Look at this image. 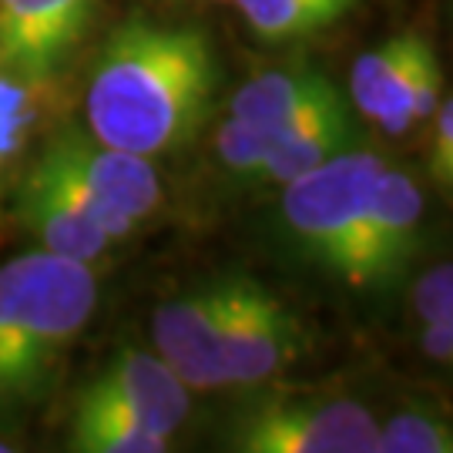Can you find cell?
Returning <instances> with one entry per match:
<instances>
[{"label":"cell","mask_w":453,"mask_h":453,"mask_svg":"<svg viewBox=\"0 0 453 453\" xmlns=\"http://www.w3.org/2000/svg\"><path fill=\"white\" fill-rule=\"evenodd\" d=\"M215 54L198 27L128 20L97 54L84 111L101 145L162 155L202 128L215 97Z\"/></svg>","instance_id":"1"},{"label":"cell","mask_w":453,"mask_h":453,"mask_svg":"<svg viewBox=\"0 0 453 453\" xmlns=\"http://www.w3.org/2000/svg\"><path fill=\"white\" fill-rule=\"evenodd\" d=\"M97 306L88 262L34 249L0 265V396H31Z\"/></svg>","instance_id":"2"},{"label":"cell","mask_w":453,"mask_h":453,"mask_svg":"<svg viewBox=\"0 0 453 453\" xmlns=\"http://www.w3.org/2000/svg\"><path fill=\"white\" fill-rule=\"evenodd\" d=\"M84 219L108 239H125L134 222L148 219L162 202L158 175L145 155L91 145L78 128L58 134L34 165Z\"/></svg>","instance_id":"3"},{"label":"cell","mask_w":453,"mask_h":453,"mask_svg":"<svg viewBox=\"0 0 453 453\" xmlns=\"http://www.w3.org/2000/svg\"><path fill=\"white\" fill-rule=\"evenodd\" d=\"M296 353V323L282 299L256 279H239L226 312L179 372L188 389L252 387L279 372Z\"/></svg>","instance_id":"4"},{"label":"cell","mask_w":453,"mask_h":453,"mask_svg":"<svg viewBox=\"0 0 453 453\" xmlns=\"http://www.w3.org/2000/svg\"><path fill=\"white\" fill-rule=\"evenodd\" d=\"M383 168L370 151H340L286 181L282 211L292 235L329 273H346Z\"/></svg>","instance_id":"5"},{"label":"cell","mask_w":453,"mask_h":453,"mask_svg":"<svg viewBox=\"0 0 453 453\" xmlns=\"http://www.w3.org/2000/svg\"><path fill=\"white\" fill-rule=\"evenodd\" d=\"M380 426L366 406L333 396H269L245 406L228 447L245 453H376Z\"/></svg>","instance_id":"6"},{"label":"cell","mask_w":453,"mask_h":453,"mask_svg":"<svg viewBox=\"0 0 453 453\" xmlns=\"http://www.w3.org/2000/svg\"><path fill=\"white\" fill-rule=\"evenodd\" d=\"M440 91L443 74L437 54L417 31L396 34L366 50L349 74V95L359 114L389 134H403L426 121L437 111Z\"/></svg>","instance_id":"7"},{"label":"cell","mask_w":453,"mask_h":453,"mask_svg":"<svg viewBox=\"0 0 453 453\" xmlns=\"http://www.w3.org/2000/svg\"><path fill=\"white\" fill-rule=\"evenodd\" d=\"M423 215V195L406 172L383 168L363 215L357 245L342 279L349 286H383L393 282L413 252Z\"/></svg>","instance_id":"8"},{"label":"cell","mask_w":453,"mask_h":453,"mask_svg":"<svg viewBox=\"0 0 453 453\" xmlns=\"http://www.w3.org/2000/svg\"><path fill=\"white\" fill-rule=\"evenodd\" d=\"M95 0H0V58L54 81L81 44Z\"/></svg>","instance_id":"9"},{"label":"cell","mask_w":453,"mask_h":453,"mask_svg":"<svg viewBox=\"0 0 453 453\" xmlns=\"http://www.w3.org/2000/svg\"><path fill=\"white\" fill-rule=\"evenodd\" d=\"M81 403L114 410L168 440L188 417V387L165 366L162 357L128 349L84 389Z\"/></svg>","instance_id":"10"},{"label":"cell","mask_w":453,"mask_h":453,"mask_svg":"<svg viewBox=\"0 0 453 453\" xmlns=\"http://www.w3.org/2000/svg\"><path fill=\"white\" fill-rule=\"evenodd\" d=\"M349 138H353L349 111H346L340 88L333 84L316 101H309L306 108L286 118L279 128L269 131V148L262 158L259 179L286 185L296 175L346 151Z\"/></svg>","instance_id":"11"},{"label":"cell","mask_w":453,"mask_h":453,"mask_svg":"<svg viewBox=\"0 0 453 453\" xmlns=\"http://www.w3.org/2000/svg\"><path fill=\"white\" fill-rule=\"evenodd\" d=\"M17 219L31 235L41 239L48 252L88 262V265L101 259L104 249L111 245V239L97 226H91L37 168H31L17 188Z\"/></svg>","instance_id":"12"},{"label":"cell","mask_w":453,"mask_h":453,"mask_svg":"<svg viewBox=\"0 0 453 453\" xmlns=\"http://www.w3.org/2000/svg\"><path fill=\"white\" fill-rule=\"evenodd\" d=\"M333 81L319 71H273L245 81L232 97V114L249 125L262 128L265 134L279 128L286 118L306 108L309 101L329 91Z\"/></svg>","instance_id":"13"},{"label":"cell","mask_w":453,"mask_h":453,"mask_svg":"<svg viewBox=\"0 0 453 453\" xmlns=\"http://www.w3.org/2000/svg\"><path fill=\"white\" fill-rule=\"evenodd\" d=\"M50 81H37L0 58V185L20 162L48 114Z\"/></svg>","instance_id":"14"},{"label":"cell","mask_w":453,"mask_h":453,"mask_svg":"<svg viewBox=\"0 0 453 453\" xmlns=\"http://www.w3.org/2000/svg\"><path fill=\"white\" fill-rule=\"evenodd\" d=\"M245 27L262 44H289L333 27L357 0H235Z\"/></svg>","instance_id":"15"},{"label":"cell","mask_w":453,"mask_h":453,"mask_svg":"<svg viewBox=\"0 0 453 453\" xmlns=\"http://www.w3.org/2000/svg\"><path fill=\"white\" fill-rule=\"evenodd\" d=\"M71 447L84 453H162L168 440L114 410L78 403L74 426H71Z\"/></svg>","instance_id":"16"},{"label":"cell","mask_w":453,"mask_h":453,"mask_svg":"<svg viewBox=\"0 0 453 453\" xmlns=\"http://www.w3.org/2000/svg\"><path fill=\"white\" fill-rule=\"evenodd\" d=\"M376 450L380 453H450L453 434L450 423L440 413L410 406L400 410L387 420V426L376 437Z\"/></svg>","instance_id":"17"},{"label":"cell","mask_w":453,"mask_h":453,"mask_svg":"<svg viewBox=\"0 0 453 453\" xmlns=\"http://www.w3.org/2000/svg\"><path fill=\"white\" fill-rule=\"evenodd\" d=\"M269 148V134L256 125H249L242 118L228 114L226 121L215 131V155L226 165L228 172L245 175V179H259L262 158Z\"/></svg>","instance_id":"18"},{"label":"cell","mask_w":453,"mask_h":453,"mask_svg":"<svg viewBox=\"0 0 453 453\" xmlns=\"http://www.w3.org/2000/svg\"><path fill=\"white\" fill-rule=\"evenodd\" d=\"M413 309L420 316V323H440L453 319V269L450 262H440L434 269H426L413 289Z\"/></svg>","instance_id":"19"},{"label":"cell","mask_w":453,"mask_h":453,"mask_svg":"<svg viewBox=\"0 0 453 453\" xmlns=\"http://www.w3.org/2000/svg\"><path fill=\"white\" fill-rule=\"evenodd\" d=\"M434 118V138H430V175L437 185L450 188L453 179V108L450 97H440Z\"/></svg>","instance_id":"20"},{"label":"cell","mask_w":453,"mask_h":453,"mask_svg":"<svg viewBox=\"0 0 453 453\" xmlns=\"http://www.w3.org/2000/svg\"><path fill=\"white\" fill-rule=\"evenodd\" d=\"M423 349L437 363H450L453 353V319H440V323L423 326Z\"/></svg>","instance_id":"21"},{"label":"cell","mask_w":453,"mask_h":453,"mask_svg":"<svg viewBox=\"0 0 453 453\" xmlns=\"http://www.w3.org/2000/svg\"><path fill=\"white\" fill-rule=\"evenodd\" d=\"M7 450H11V447H7V443H0V453H7Z\"/></svg>","instance_id":"22"}]
</instances>
